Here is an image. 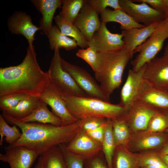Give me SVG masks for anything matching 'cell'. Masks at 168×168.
<instances>
[{"mask_svg":"<svg viewBox=\"0 0 168 168\" xmlns=\"http://www.w3.org/2000/svg\"><path fill=\"white\" fill-rule=\"evenodd\" d=\"M47 71L50 82L62 96L88 97L77 85L70 75L63 68L59 50L54 51Z\"/></svg>","mask_w":168,"mask_h":168,"instance_id":"8992f818","label":"cell"},{"mask_svg":"<svg viewBox=\"0 0 168 168\" xmlns=\"http://www.w3.org/2000/svg\"><path fill=\"white\" fill-rule=\"evenodd\" d=\"M162 161L168 167V154H161L159 155Z\"/></svg>","mask_w":168,"mask_h":168,"instance_id":"7bdbcfd3","label":"cell"},{"mask_svg":"<svg viewBox=\"0 0 168 168\" xmlns=\"http://www.w3.org/2000/svg\"><path fill=\"white\" fill-rule=\"evenodd\" d=\"M135 2H145L148 4L155 10L165 14L167 12L164 0H132Z\"/></svg>","mask_w":168,"mask_h":168,"instance_id":"60d3db41","label":"cell"},{"mask_svg":"<svg viewBox=\"0 0 168 168\" xmlns=\"http://www.w3.org/2000/svg\"><path fill=\"white\" fill-rule=\"evenodd\" d=\"M61 96L68 111L78 119L93 117L120 120L125 119L128 113L119 103L114 104L89 97Z\"/></svg>","mask_w":168,"mask_h":168,"instance_id":"277c9868","label":"cell"},{"mask_svg":"<svg viewBox=\"0 0 168 168\" xmlns=\"http://www.w3.org/2000/svg\"><path fill=\"white\" fill-rule=\"evenodd\" d=\"M86 0H62V9L58 15L64 20L73 24Z\"/></svg>","mask_w":168,"mask_h":168,"instance_id":"83f0119b","label":"cell"},{"mask_svg":"<svg viewBox=\"0 0 168 168\" xmlns=\"http://www.w3.org/2000/svg\"><path fill=\"white\" fill-rule=\"evenodd\" d=\"M61 64L63 69L88 97L109 101L102 92L99 84L86 70L62 58Z\"/></svg>","mask_w":168,"mask_h":168,"instance_id":"52a82bcc","label":"cell"},{"mask_svg":"<svg viewBox=\"0 0 168 168\" xmlns=\"http://www.w3.org/2000/svg\"><path fill=\"white\" fill-rule=\"evenodd\" d=\"M40 97L51 107L52 112L61 119L62 126L72 124L78 120L68 111L61 95L50 82Z\"/></svg>","mask_w":168,"mask_h":168,"instance_id":"4fadbf2b","label":"cell"},{"mask_svg":"<svg viewBox=\"0 0 168 168\" xmlns=\"http://www.w3.org/2000/svg\"><path fill=\"white\" fill-rule=\"evenodd\" d=\"M97 13L101 14L107 7H110L114 10L121 9L119 4V0H86Z\"/></svg>","mask_w":168,"mask_h":168,"instance_id":"d590c367","label":"cell"},{"mask_svg":"<svg viewBox=\"0 0 168 168\" xmlns=\"http://www.w3.org/2000/svg\"><path fill=\"white\" fill-rule=\"evenodd\" d=\"M34 168H43L42 164V158L40 156L39 157L37 162Z\"/></svg>","mask_w":168,"mask_h":168,"instance_id":"ee69618b","label":"cell"},{"mask_svg":"<svg viewBox=\"0 0 168 168\" xmlns=\"http://www.w3.org/2000/svg\"><path fill=\"white\" fill-rule=\"evenodd\" d=\"M31 2L42 14L39 27L47 36L52 28V21L55 11L62 7V0H33Z\"/></svg>","mask_w":168,"mask_h":168,"instance_id":"ffe728a7","label":"cell"},{"mask_svg":"<svg viewBox=\"0 0 168 168\" xmlns=\"http://www.w3.org/2000/svg\"><path fill=\"white\" fill-rule=\"evenodd\" d=\"M146 168H161L158 166L151 165H148L145 166Z\"/></svg>","mask_w":168,"mask_h":168,"instance_id":"7dc6e473","label":"cell"},{"mask_svg":"<svg viewBox=\"0 0 168 168\" xmlns=\"http://www.w3.org/2000/svg\"><path fill=\"white\" fill-rule=\"evenodd\" d=\"M121 8L137 23L149 26L159 22L165 17V14L155 10L145 2L140 4L130 0H119Z\"/></svg>","mask_w":168,"mask_h":168,"instance_id":"ba28073f","label":"cell"},{"mask_svg":"<svg viewBox=\"0 0 168 168\" xmlns=\"http://www.w3.org/2000/svg\"><path fill=\"white\" fill-rule=\"evenodd\" d=\"M67 149L84 160L97 156L102 150L101 143L95 140L82 129L67 144Z\"/></svg>","mask_w":168,"mask_h":168,"instance_id":"8fae6325","label":"cell"},{"mask_svg":"<svg viewBox=\"0 0 168 168\" xmlns=\"http://www.w3.org/2000/svg\"><path fill=\"white\" fill-rule=\"evenodd\" d=\"M107 120L106 122L101 126L92 131L86 132V133L92 138L101 143L103 138Z\"/></svg>","mask_w":168,"mask_h":168,"instance_id":"b9f144b4","label":"cell"},{"mask_svg":"<svg viewBox=\"0 0 168 168\" xmlns=\"http://www.w3.org/2000/svg\"><path fill=\"white\" fill-rule=\"evenodd\" d=\"M112 121L113 134L116 147L122 146L127 142L129 132L125 119Z\"/></svg>","mask_w":168,"mask_h":168,"instance_id":"4dcf8cb0","label":"cell"},{"mask_svg":"<svg viewBox=\"0 0 168 168\" xmlns=\"http://www.w3.org/2000/svg\"><path fill=\"white\" fill-rule=\"evenodd\" d=\"M47 105L46 103L42 101L30 115L20 121L26 123L37 122L62 126L61 119L48 109Z\"/></svg>","mask_w":168,"mask_h":168,"instance_id":"603a6c76","label":"cell"},{"mask_svg":"<svg viewBox=\"0 0 168 168\" xmlns=\"http://www.w3.org/2000/svg\"><path fill=\"white\" fill-rule=\"evenodd\" d=\"M117 149L114 160L113 161V168H141L138 156L131 154L122 146H117Z\"/></svg>","mask_w":168,"mask_h":168,"instance_id":"f1b7e54d","label":"cell"},{"mask_svg":"<svg viewBox=\"0 0 168 168\" xmlns=\"http://www.w3.org/2000/svg\"><path fill=\"white\" fill-rule=\"evenodd\" d=\"M50 82L48 72L43 71L37 62L34 46H28L21 63L0 68V97L13 93L40 97Z\"/></svg>","mask_w":168,"mask_h":168,"instance_id":"6da1fadb","label":"cell"},{"mask_svg":"<svg viewBox=\"0 0 168 168\" xmlns=\"http://www.w3.org/2000/svg\"><path fill=\"white\" fill-rule=\"evenodd\" d=\"M165 111L167 113V114H168V110H165Z\"/></svg>","mask_w":168,"mask_h":168,"instance_id":"681fc988","label":"cell"},{"mask_svg":"<svg viewBox=\"0 0 168 168\" xmlns=\"http://www.w3.org/2000/svg\"><path fill=\"white\" fill-rule=\"evenodd\" d=\"M3 116L9 123L21 130V137L13 145L33 150L40 155L53 147L68 143L82 129L87 120L86 118L69 125L58 126L37 122L26 123Z\"/></svg>","mask_w":168,"mask_h":168,"instance_id":"7a4b0ae2","label":"cell"},{"mask_svg":"<svg viewBox=\"0 0 168 168\" xmlns=\"http://www.w3.org/2000/svg\"><path fill=\"white\" fill-rule=\"evenodd\" d=\"M141 168H146V167L145 166H144V167H141Z\"/></svg>","mask_w":168,"mask_h":168,"instance_id":"f907efd6","label":"cell"},{"mask_svg":"<svg viewBox=\"0 0 168 168\" xmlns=\"http://www.w3.org/2000/svg\"><path fill=\"white\" fill-rule=\"evenodd\" d=\"M145 65L137 72L129 69L127 79L121 90L119 103L127 112L137 100L139 89L143 79Z\"/></svg>","mask_w":168,"mask_h":168,"instance_id":"9a60e30c","label":"cell"},{"mask_svg":"<svg viewBox=\"0 0 168 168\" xmlns=\"http://www.w3.org/2000/svg\"><path fill=\"white\" fill-rule=\"evenodd\" d=\"M143 78L158 89L168 91V58L156 57L147 63Z\"/></svg>","mask_w":168,"mask_h":168,"instance_id":"30bf717a","label":"cell"},{"mask_svg":"<svg viewBox=\"0 0 168 168\" xmlns=\"http://www.w3.org/2000/svg\"><path fill=\"white\" fill-rule=\"evenodd\" d=\"M29 96L24 94L13 93L0 97V109L3 110L13 107Z\"/></svg>","mask_w":168,"mask_h":168,"instance_id":"d6a6232c","label":"cell"},{"mask_svg":"<svg viewBox=\"0 0 168 168\" xmlns=\"http://www.w3.org/2000/svg\"><path fill=\"white\" fill-rule=\"evenodd\" d=\"M84 168H108L105 161L97 156L84 160Z\"/></svg>","mask_w":168,"mask_h":168,"instance_id":"ab89813d","label":"cell"},{"mask_svg":"<svg viewBox=\"0 0 168 168\" xmlns=\"http://www.w3.org/2000/svg\"><path fill=\"white\" fill-rule=\"evenodd\" d=\"M0 145L3 144V138L5 137V141L9 145L14 144L20 138L21 132L17 127L13 125L9 126L6 122L3 116L0 114Z\"/></svg>","mask_w":168,"mask_h":168,"instance_id":"f546056e","label":"cell"},{"mask_svg":"<svg viewBox=\"0 0 168 168\" xmlns=\"http://www.w3.org/2000/svg\"><path fill=\"white\" fill-rule=\"evenodd\" d=\"M106 23L101 22L100 27L87 41L88 47L97 52L116 51L124 47L123 36L121 34L113 33L108 29Z\"/></svg>","mask_w":168,"mask_h":168,"instance_id":"9c48e42d","label":"cell"},{"mask_svg":"<svg viewBox=\"0 0 168 168\" xmlns=\"http://www.w3.org/2000/svg\"><path fill=\"white\" fill-rule=\"evenodd\" d=\"M100 15L101 22L106 23L110 22L118 23L120 25L121 29L123 30L145 26L136 22L122 9L112 10L107 8Z\"/></svg>","mask_w":168,"mask_h":168,"instance_id":"7402d4cb","label":"cell"},{"mask_svg":"<svg viewBox=\"0 0 168 168\" xmlns=\"http://www.w3.org/2000/svg\"><path fill=\"white\" fill-rule=\"evenodd\" d=\"M5 149L4 154H0V160L8 163L11 168H30L40 155L34 151L15 145H9Z\"/></svg>","mask_w":168,"mask_h":168,"instance_id":"7c38bea8","label":"cell"},{"mask_svg":"<svg viewBox=\"0 0 168 168\" xmlns=\"http://www.w3.org/2000/svg\"><path fill=\"white\" fill-rule=\"evenodd\" d=\"M168 38V20L165 18L159 22L150 36L134 51V54L139 53L131 62L132 70L135 72L138 71L156 57Z\"/></svg>","mask_w":168,"mask_h":168,"instance_id":"5b68a950","label":"cell"},{"mask_svg":"<svg viewBox=\"0 0 168 168\" xmlns=\"http://www.w3.org/2000/svg\"><path fill=\"white\" fill-rule=\"evenodd\" d=\"M54 19L57 26L63 34L75 39L78 46L81 49H85L88 47L85 37L73 24L64 20L58 15L54 16Z\"/></svg>","mask_w":168,"mask_h":168,"instance_id":"d4e9b609","label":"cell"},{"mask_svg":"<svg viewBox=\"0 0 168 168\" xmlns=\"http://www.w3.org/2000/svg\"><path fill=\"white\" fill-rule=\"evenodd\" d=\"M107 119L104 118L88 117L87 120L82 126V129L86 132L92 131L105 124Z\"/></svg>","mask_w":168,"mask_h":168,"instance_id":"f35d334b","label":"cell"},{"mask_svg":"<svg viewBox=\"0 0 168 168\" xmlns=\"http://www.w3.org/2000/svg\"><path fill=\"white\" fill-rule=\"evenodd\" d=\"M165 140V138L161 136L156 135H148L138 141L137 146L141 149L155 148L162 144Z\"/></svg>","mask_w":168,"mask_h":168,"instance_id":"8d00e7d4","label":"cell"},{"mask_svg":"<svg viewBox=\"0 0 168 168\" xmlns=\"http://www.w3.org/2000/svg\"><path fill=\"white\" fill-rule=\"evenodd\" d=\"M163 56L168 58V43H167L165 47Z\"/></svg>","mask_w":168,"mask_h":168,"instance_id":"f6af8a7d","label":"cell"},{"mask_svg":"<svg viewBox=\"0 0 168 168\" xmlns=\"http://www.w3.org/2000/svg\"><path fill=\"white\" fill-rule=\"evenodd\" d=\"M133 54L124 47L116 51L97 52L95 78L109 100L114 91L119 87L124 69Z\"/></svg>","mask_w":168,"mask_h":168,"instance_id":"3957f363","label":"cell"},{"mask_svg":"<svg viewBox=\"0 0 168 168\" xmlns=\"http://www.w3.org/2000/svg\"><path fill=\"white\" fill-rule=\"evenodd\" d=\"M168 127V114L165 111H161L151 119L147 129L151 132H159Z\"/></svg>","mask_w":168,"mask_h":168,"instance_id":"1f68e13d","label":"cell"},{"mask_svg":"<svg viewBox=\"0 0 168 168\" xmlns=\"http://www.w3.org/2000/svg\"><path fill=\"white\" fill-rule=\"evenodd\" d=\"M49 39L51 49L54 51L63 48L70 50L76 48L78 46L76 40L63 34L58 27L54 25L47 36Z\"/></svg>","mask_w":168,"mask_h":168,"instance_id":"cb8c5ba5","label":"cell"},{"mask_svg":"<svg viewBox=\"0 0 168 168\" xmlns=\"http://www.w3.org/2000/svg\"><path fill=\"white\" fill-rule=\"evenodd\" d=\"M7 25L12 34L23 35L27 40L29 46H34L35 34L40 28L32 23L28 15L22 12H16L9 19Z\"/></svg>","mask_w":168,"mask_h":168,"instance_id":"e0dca14e","label":"cell"},{"mask_svg":"<svg viewBox=\"0 0 168 168\" xmlns=\"http://www.w3.org/2000/svg\"><path fill=\"white\" fill-rule=\"evenodd\" d=\"M161 111L137 100L128 112L125 120L136 130L147 129L150 120Z\"/></svg>","mask_w":168,"mask_h":168,"instance_id":"5bb4252c","label":"cell"},{"mask_svg":"<svg viewBox=\"0 0 168 168\" xmlns=\"http://www.w3.org/2000/svg\"><path fill=\"white\" fill-rule=\"evenodd\" d=\"M159 22H156L141 28H135L123 30L121 34L123 36L124 48L134 54L135 49L141 45L150 36L156 29Z\"/></svg>","mask_w":168,"mask_h":168,"instance_id":"d6986e66","label":"cell"},{"mask_svg":"<svg viewBox=\"0 0 168 168\" xmlns=\"http://www.w3.org/2000/svg\"><path fill=\"white\" fill-rule=\"evenodd\" d=\"M42 101L40 97L29 96L16 106L2 111V115L21 120L30 115Z\"/></svg>","mask_w":168,"mask_h":168,"instance_id":"44dd1931","label":"cell"},{"mask_svg":"<svg viewBox=\"0 0 168 168\" xmlns=\"http://www.w3.org/2000/svg\"><path fill=\"white\" fill-rule=\"evenodd\" d=\"M140 167L148 165H153L161 168H168L159 156L153 154H144L138 156Z\"/></svg>","mask_w":168,"mask_h":168,"instance_id":"74e56055","label":"cell"},{"mask_svg":"<svg viewBox=\"0 0 168 168\" xmlns=\"http://www.w3.org/2000/svg\"><path fill=\"white\" fill-rule=\"evenodd\" d=\"M161 153L168 154V145L163 149L161 152Z\"/></svg>","mask_w":168,"mask_h":168,"instance_id":"bcb514c9","label":"cell"},{"mask_svg":"<svg viewBox=\"0 0 168 168\" xmlns=\"http://www.w3.org/2000/svg\"><path fill=\"white\" fill-rule=\"evenodd\" d=\"M40 156L43 168H67L65 158L58 146L51 148Z\"/></svg>","mask_w":168,"mask_h":168,"instance_id":"4316f807","label":"cell"},{"mask_svg":"<svg viewBox=\"0 0 168 168\" xmlns=\"http://www.w3.org/2000/svg\"><path fill=\"white\" fill-rule=\"evenodd\" d=\"M61 149L65 160L67 168H84V160L68 151L65 144L58 145Z\"/></svg>","mask_w":168,"mask_h":168,"instance_id":"e575fe53","label":"cell"},{"mask_svg":"<svg viewBox=\"0 0 168 168\" xmlns=\"http://www.w3.org/2000/svg\"><path fill=\"white\" fill-rule=\"evenodd\" d=\"M167 92H168V91H167Z\"/></svg>","mask_w":168,"mask_h":168,"instance_id":"816d5d0a","label":"cell"},{"mask_svg":"<svg viewBox=\"0 0 168 168\" xmlns=\"http://www.w3.org/2000/svg\"><path fill=\"white\" fill-rule=\"evenodd\" d=\"M168 19V12L165 15V17Z\"/></svg>","mask_w":168,"mask_h":168,"instance_id":"c3c4849f","label":"cell"},{"mask_svg":"<svg viewBox=\"0 0 168 168\" xmlns=\"http://www.w3.org/2000/svg\"><path fill=\"white\" fill-rule=\"evenodd\" d=\"M112 121L107 119L103 140L101 143L102 150L108 168H113V154L116 146L113 134Z\"/></svg>","mask_w":168,"mask_h":168,"instance_id":"484cf974","label":"cell"},{"mask_svg":"<svg viewBox=\"0 0 168 168\" xmlns=\"http://www.w3.org/2000/svg\"><path fill=\"white\" fill-rule=\"evenodd\" d=\"M137 100L160 111L168 110V92L154 87L143 79Z\"/></svg>","mask_w":168,"mask_h":168,"instance_id":"2e32d148","label":"cell"},{"mask_svg":"<svg viewBox=\"0 0 168 168\" xmlns=\"http://www.w3.org/2000/svg\"><path fill=\"white\" fill-rule=\"evenodd\" d=\"M97 52L95 49L88 46L86 48L78 50L76 55L86 62L94 72L97 64Z\"/></svg>","mask_w":168,"mask_h":168,"instance_id":"836d02e7","label":"cell"},{"mask_svg":"<svg viewBox=\"0 0 168 168\" xmlns=\"http://www.w3.org/2000/svg\"><path fill=\"white\" fill-rule=\"evenodd\" d=\"M101 24L98 14L86 1L73 24L79 30L88 41L99 29Z\"/></svg>","mask_w":168,"mask_h":168,"instance_id":"ac0fdd59","label":"cell"}]
</instances>
